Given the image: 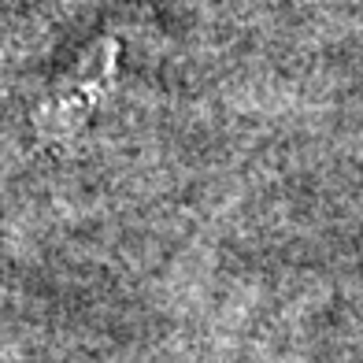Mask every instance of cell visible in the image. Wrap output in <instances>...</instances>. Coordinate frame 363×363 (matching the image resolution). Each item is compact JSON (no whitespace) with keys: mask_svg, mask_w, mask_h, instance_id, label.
Returning a JSON list of instances; mask_svg holds the SVG:
<instances>
[{"mask_svg":"<svg viewBox=\"0 0 363 363\" xmlns=\"http://www.w3.org/2000/svg\"><path fill=\"white\" fill-rule=\"evenodd\" d=\"M111 71H115L111 45H101L96 52L82 60V67L74 74H67L56 86V93L38 111V126L45 134H67V130H74L96 104V96L104 93V86L111 82Z\"/></svg>","mask_w":363,"mask_h":363,"instance_id":"1","label":"cell"}]
</instances>
